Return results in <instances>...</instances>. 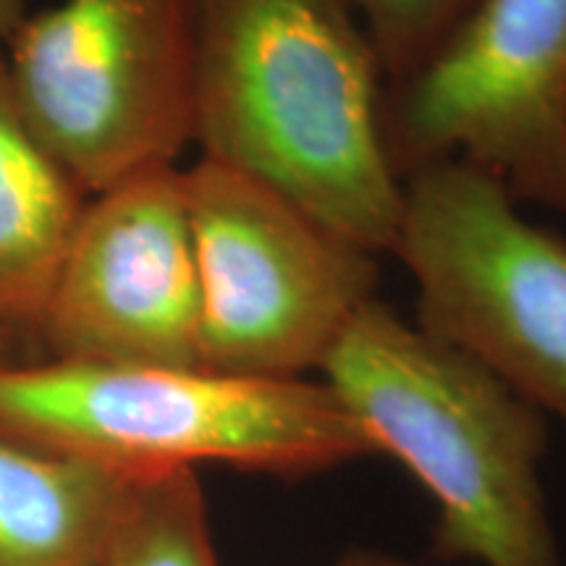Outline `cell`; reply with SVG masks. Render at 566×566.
I'll return each mask as SVG.
<instances>
[{
  "instance_id": "cell-1",
  "label": "cell",
  "mask_w": 566,
  "mask_h": 566,
  "mask_svg": "<svg viewBox=\"0 0 566 566\" xmlns=\"http://www.w3.org/2000/svg\"><path fill=\"white\" fill-rule=\"evenodd\" d=\"M386 76L349 0H195L192 145L373 254L391 252L405 181Z\"/></svg>"
},
{
  "instance_id": "cell-2",
  "label": "cell",
  "mask_w": 566,
  "mask_h": 566,
  "mask_svg": "<svg viewBox=\"0 0 566 566\" xmlns=\"http://www.w3.org/2000/svg\"><path fill=\"white\" fill-rule=\"evenodd\" d=\"M321 380L375 454L436 504V551L475 566H562L543 488L548 420L464 352L373 300Z\"/></svg>"
},
{
  "instance_id": "cell-3",
  "label": "cell",
  "mask_w": 566,
  "mask_h": 566,
  "mask_svg": "<svg viewBox=\"0 0 566 566\" xmlns=\"http://www.w3.org/2000/svg\"><path fill=\"white\" fill-rule=\"evenodd\" d=\"M0 436L129 472L307 478L375 457L323 380L45 359L0 367Z\"/></svg>"
},
{
  "instance_id": "cell-4",
  "label": "cell",
  "mask_w": 566,
  "mask_h": 566,
  "mask_svg": "<svg viewBox=\"0 0 566 566\" xmlns=\"http://www.w3.org/2000/svg\"><path fill=\"white\" fill-rule=\"evenodd\" d=\"M391 254L415 281V323L566 433L564 233L530 221L493 176L441 160L405 179Z\"/></svg>"
},
{
  "instance_id": "cell-5",
  "label": "cell",
  "mask_w": 566,
  "mask_h": 566,
  "mask_svg": "<svg viewBox=\"0 0 566 566\" xmlns=\"http://www.w3.org/2000/svg\"><path fill=\"white\" fill-rule=\"evenodd\" d=\"M200 281V367L239 378L321 373L378 289V254L268 184L200 158L184 171Z\"/></svg>"
},
{
  "instance_id": "cell-6",
  "label": "cell",
  "mask_w": 566,
  "mask_h": 566,
  "mask_svg": "<svg viewBox=\"0 0 566 566\" xmlns=\"http://www.w3.org/2000/svg\"><path fill=\"white\" fill-rule=\"evenodd\" d=\"M3 48L21 111L87 195L192 145L195 0H61Z\"/></svg>"
},
{
  "instance_id": "cell-7",
  "label": "cell",
  "mask_w": 566,
  "mask_h": 566,
  "mask_svg": "<svg viewBox=\"0 0 566 566\" xmlns=\"http://www.w3.org/2000/svg\"><path fill=\"white\" fill-rule=\"evenodd\" d=\"M401 181L441 160L566 218V0H475L433 55L386 87Z\"/></svg>"
},
{
  "instance_id": "cell-8",
  "label": "cell",
  "mask_w": 566,
  "mask_h": 566,
  "mask_svg": "<svg viewBox=\"0 0 566 566\" xmlns=\"http://www.w3.org/2000/svg\"><path fill=\"white\" fill-rule=\"evenodd\" d=\"M32 336L63 363L200 367L181 168L142 171L87 197Z\"/></svg>"
},
{
  "instance_id": "cell-9",
  "label": "cell",
  "mask_w": 566,
  "mask_h": 566,
  "mask_svg": "<svg viewBox=\"0 0 566 566\" xmlns=\"http://www.w3.org/2000/svg\"><path fill=\"white\" fill-rule=\"evenodd\" d=\"M87 192L21 111L0 51V317L32 336Z\"/></svg>"
},
{
  "instance_id": "cell-10",
  "label": "cell",
  "mask_w": 566,
  "mask_h": 566,
  "mask_svg": "<svg viewBox=\"0 0 566 566\" xmlns=\"http://www.w3.org/2000/svg\"><path fill=\"white\" fill-rule=\"evenodd\" d=\"M139 475L0 436V566H95Z\"/></svg>"
},
{
  "instance_id": "cell-11",
  "label": "cell",
  "mask_w": 566,
  "mask_h": 566,
  "mask_svg": "<svg viewBox=\"0 0 566 566\" xmlns=\"http://www.w3.org/2000/svg\"><path fill=\"white\" fill-rule=\"evenodd\" d=\"M95 566H221L197 470L139 475Z\"/></svg>"
},
{
  "instance_id": "cell-12",
  "label": "cell",
  "mask_w": 566,
  "mask_h": 566,
  "mask_svg": "<svg viewBox=\"0 0 566 566\" xmlns=\"http://www.w3.org/2000/svg\"><path fill=\"white\" fill-rule=\"evenodd\" d=\"M370 34L386 87L433 55L475 0H349Z\"/></svg>"
},
{
  "instance_id": "cell-13",
  "label": "cell",
  "mask_w": 566,
  "mask_h": 566,
  "mask_svg": "<svg viewBox=\"0 0 566 566\" xmlns=\"http://www.w3.org/2000/svg\"><path fill=\"white\" fill-rule=\"evenodd\" d=\"M331 566H428V564L412 562V558L396 556V554H386V551L354 548V551H346V554Z\"/></svg>"
},
{
  "instance_id": "cell-14",
  "label": "cell",
  "mask_w": 566,
  "mask_h": 566,
  "mask_svg": "<svg viewBox=\"0 0 566 566\" xmlns=\"http://www.w3.org/2000/svg\"><path fill=\"white\" fill-rule=\"evenodd\" d=\"M24 17V0H0V45L11 38V32L17 30L19 21Z\"/></svg>"
},
{
  "instance_id": "cell-15",
  "label": "cell",
  "mask_w": 566,
  "mask_h": 566,
  "mask_svg": "<svg viewBox=\"0 0 566 566\" xmlns=\"http://www.w3.org/2000/svg\"><path fill=\"white\" fill-rule=\"evenodd\" d=\"M17 338H19L17 331L0 317V367L13 365L11 357H13V346H17Z\"/></svg>"
}]
</instances>
